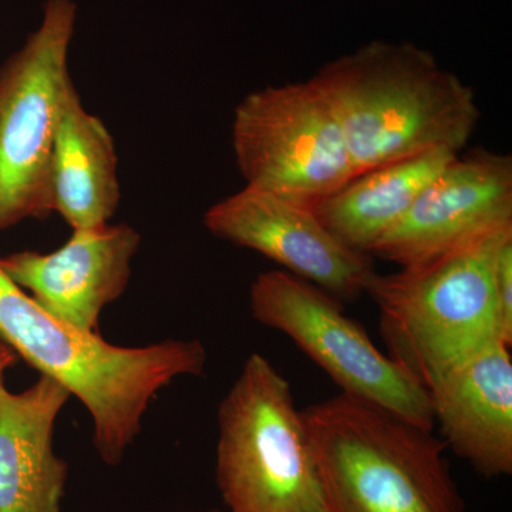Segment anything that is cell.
<instances>
[{"label":"cell","mask_w":512,"mask_h":512,"mask_svg":"<svg viewBox=\"0 0 512 512\" xmlns=\"http://www.w3.org/2000/svg\"><path fill=\"white\" fill-rule=\"evenodd\" d=\"M218 490L229 512H322L318 466L291 384L259 353L218 409Z\"/></svg>","instance_id":"obj_5"},{"label":"cell","mask_w":512,"mask_h":512,"mask_svg":"<svg viewBox=\"0 0 512 512\" xmlns=\"http://www.w3.org/2000/svg\"><path fill=\"white\" fill-rule=\"evenodd\" d=\"M18 359L19 357L16 356V353L0 340V380H3L6 370H9L10 367L18 363Z\"/></svg>","instance_id":"obj_17"},{"label":"cell","mask_w":512,"mask_h":512,"mask_svg":"<svg viewBox=\"0 0 512 512\" xmlns=\"http://www.w3.org/2000/svg\"><path fill=\"white\" fill-rule=\"evenodd\" d=\"M70 396L45 375L20 393L0 380V512L62 511L69 467L53 434Z\"/></svg>","instance_id":"obj_13"},{"label":"cell","mask_w":512,"mask_h":512,"mask_svg":"<svg viewBox=\"0 0 512 512\" xmlns=\"http://www.w3.org/2000/svg\"><path fill=\"white\" fill-rule=\"evenodd\" d=\"M204 225L214 237L259 252L338 301L359 298L376 274L372 256L336 238L313 205L279 192L245 185L208 208Z\"/></svg>","instance_id":"obj_9"},{"label":"cell","mask_w":512,"mask_h":512,"mask_svg":"<svg viewBox=\"0 0 512 512\" xmlns=\"http://www.w3.org/2000/svg\"><path fill=\"white\" fill-rule=\"evenodd\" d=\"M512 225L493 229L443 254L373 275L366 293L379 311L387 356L427 390L458 363L500 342L494 268ZM503 343V342H501Z\"/></svg>","instance_id":"obj_4"},{"label":"cell","mask_w":512,"mask_h":512,"mask_svg":"<svg viewBox=\"0 0 512 512\" xmlns=\"http://www.w3.org/2000/svg\"><path fill=\"white\" fill-rule=\"evenodd\" d=\"M205 512H222V511H205ZM227 512H229V511H227Z\"/></svg>","instance_id":"obj_18"},{"label":"cell","mask_w":512,"mask_h":512,"mask_svg":"<svg viewBox=\"0 0 512 512\" xmlns=\"http://www.w3.org/2000/svg\"><path fill=\"white\" fill-rule=\"evenodd\" d=\"M458 154L440 148L363 171L313 208L343 244L370 255L423 188Z\"/></svg>","instance_id":"obj_15"},{"label":"cell","mask_w":512,"mask_h":512,"mask_svg":"<svg viewBox=\"0 0 512 512\" xmlns=\"http://www.w3.org/2000/svg\"><path fill=\"white\" fill-rule=\"evenodd\" d=\"M76 20L74 0H46L39 26L0 64V231L52 214L50 163L73 83Z\"/></svg>","instance_id":"obj_6"},{"label":"cell","mask_w":512,"mask_h":512,"mask_svg":"<svg viewBox=\"0 0 512 512\" xmlns=\"http://www.w3.org/2000/svg\"><path fill=\"white\" fill-rule=\"evenodd\" d=\"M50 208L72 228L110 224L121 201L113 134L84 106L74 82L64 96L50 163Z\"/></svg>","instance_id":"obj_14"},{"label":"cell","mask_w":512,"mask_h":512,"mask_svg":"<svg viewBox=\"0 0 512 512\" xmlns=\"http://www.w3.org/2000/svg\"><path fill=\"white\" fill-rule=\"evenodd\" d=\"M309 82L335 114L357 174L440 148L461 153L480 121L474 90L410 42L367 43Z\"/></svg>","instance_id":"obj_1"},{"label":"cell","mask_w":512,"mask_h":512,"mask_svg":"<svg viewBox=\"0 0 512 512\" xmlns=\"http://www.w3.org/2000/svg\"><path fill=\"white\" fill-rule=\"evenodd\" d=\"M0 340L84 404L93 420L94 447L109 466L126 456L158 392L177 377L201 376L208 359L200 340L123 348L73 328L46 312L2 266Z\"/></svg>","instance_id":"obj_2"},{"label":"cell","mask_w":512,"mask_h":512,"mask_svg":"<svg viewBox=\"0 0 512 512\" xmlns=\"http://www.w3.org/2000/svg\"><path fill=\"white\" fill-rule=\"evenodd\" d=\"M302 414L322 512H466L431 430L343 393Z\"/></svg>","instance_id":"obj_3"},{"label":"cell","mask_w":512,"mask_h":512,"mask_svg":"<svg viewBox=\"0 0 512 512\" xmlns=\"http://www.w3.org/2000/svg\"><path fill=\"white\" fill-rule=\"evenodd\" d=\"M434 423L458 457L487 478L512 473V357L494 342L429 387Z\"/></svg>","instance_id":"obj_12"},{"label":"cell","mask_w":512,"mask_h":512,"mask_svg":"<svg viewBox=\"0 0 512 512\" xmlns=\"http://www.w3.org/2000/svg\"><path fill=\"white\" fill-rule=\"evenodd\" d=\"M141 235L128 224L73 231L49 254L13 252L0 266L46 312L73 328L99 333L100 313L117 301L131 278Z\"/></svg>","instance_id":"obj_11"},{"label":"cell","mask_w":512,"mask_h":512,"mask_svg":"<svg viewBox=\"0 0 512 512\" xmlns=\"http://www.w3.org/2000/svg\"><path fill=\"white\" fill-rule=\"evenodd\" d=\"M495 315L498 339L512 345V235L498 249L494 268Z\"/></svg>","instance_id":"obj_16"},{"label":"cell","mask_w":512,"mask_h":512,"mask_svg":"<svg viewBox=\"0 0 512 512\" xmlns=\"http://www.w3.org/2000/svg\"><path fill=\"white\" fill-rule=\"evenodd\" d=\"M339 302L286 271L262 272L249 293L256 322L293 340L340 393L433 430L429 390L377 348Z\"/></svg>","instance_id":"obj_7"},{"label":"cell","mask_w":512,"mask_h":512,"mask_svg":"<svg viewBox=\"0 0 512 512\" xmlns=\"http://www.w3.org/2000/svg\"><path fill=\"white\" fill-rule=\"evenodd\" d=\"M231 140L247 185L306 204L357 175L335 114L309 80L247 94L235 107Z\"/></svg>","instance_id":"obj_8"},{"label":"cell","mask_w":512,"mask_h":512,"mask_svg":"<svg viewBox=\"0 0 512 512\" xmlns=\"http://www.w3.org/2000/svg\"><path fill=\"white\" fill-rule=\"evenodd\" d=\"M512 225V157L487 148L458 154L370 255L402 268Z\"/></svg>","instance_id":"obj_10"}]
</instances>
